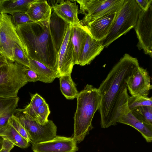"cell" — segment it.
<instances>
[{
	"label": "cell",
	"mask_w": 152,
	"mask_h": 152,
	"mask_svg": "<svg viewBox=\"0 0 152 152\" xmlns=\"http://www.w3.org/2000/svg\"><path fill=\"white\" fill-rule=\"evenodd\" d=\"M3 141V137L0 136V151L2 148V143Z\"/></svg>",
	"instance_id": "obj_36"
},
{
	"label": "cell",
	"mask_w": 152,
	"mask_h": 152,
	"mask_svg": "<svg viewBox=\"0 0 152 152\" xmlns=\"http://www.w3.org/2000/svg\"><path fill=\"white\" fill-rule=\"evenodd\" d=\"M19 101L18 96L1 98L0 100V129L8 122L14 114Z\"/></svg>",
	"instance_id": "obj_20"
},
{
	"label": "cell",
	"mask_w": 152,
	"mask_h": 152,
	"mask_svg": "<svg viewBox=\"0 0 152 152\" xmlns=\"http://www.w3.org/2000/svg\"><path fill=\"white\" fill-rule=\"evenodd\" d=\"M0 136L8 139L15 145L20 148H25L29 146V142L19 134L9 121L0 129Z\"/></svg>",
	"instance_id": "obj_23"
},
{
	"label": "cell",
	"mask_w": 152,
	"mask_h": 152,
	"mask_svg": "<svg viewBox=\"0 0 152 152\" xmlns=\"http://www.w3.org/2000/svg\"><path fill=\"white\" fill-rule=\"evenodd\" d=\"M14 115L25 129L32 145L50 140L57 135V127L52 120L41 124L22 109H16Z\"/></svg>",
	"instance_id": "obj_7"
},
{
	"label": "cell",
	"mask_w": 152,
	"mask_h": 152,
	"mask_svg": "<svg viewBox=\"0 0 152 152\" xmlns=\"http://www.w3.org/2000/svg\"><path fill=\"white\" fill-rule=\"evenodd\" d=\"M11 150L2 146V148L0 151V152H10Z\"/></svg>",
	"instance_id": "obj_35"
},
{
	"label": "cell",
	"mask_w": 152,
	"mask_h": 152,
	"mask_svg": "<svg viewBox=\"0 0 152 152\" xmlns=\"http://www.w3.org/2000/svg\"><path fill=\"white\" fill-rule=\"evenodd\" d=\"M12 16V22L15 26L19 24L33 22L26 12H17Z\"/></svg>",
	"instance_id": "obj_31"
},
{
	"label": "cell",
	"mask_w": 152,
	"mask_h": 152,
	"mask_svg": "<svg viewBox=\"0 0 152 152\" xmlns=\"http://www.w3.org/2000/svg\"><path fill=\"white\" fill-rule=\"evenodd\" d=\"M29 68L37 73L40 77V81L45 83L52 82L58 78L57 72L42 63L34 60L29 59Z\"/></svg>",
	"instance_id": "obj_22"
},
{
	"label": "cell",
	"mask_w": 152,
	"mask_h": 152,
	"mask_svg": "<svg viewBox=\"0 0 152 152\" xmlns=\"http://www.w3.org/2000/svg\"><path fill=\"white\" fill-rule=\"evenodd\" d=\"M69 24L52 10L49 20V27L51 37L57 53Z\"/></svg>",
	"instance_id": "obj_15"
},
{
	"label": "cell",
	"mask_w": 152,
	"mask_h": 152,
	"mask_svg": "<svg viewBox=\"0 0 152 152\" xmlns=\"http://www.w3.org/2000/svg\"><path fill=\"white\" fill-rule=\"evenodd\" d=\"M77 106L74 117L72 137L77 143L83 141L93 129L92 121L96 112L99 110L101 96L98 88L87 84L76 97Z\"/></svg>",
	"instance_id": "obj_3"
},
{
	"label": "cell",
	"mask_w": 152,
	"mask_h": 152,
	"mask_svg": "<svg viewBox=\"0 0 152 152\" xmlns=\"http://www.w3.org/2000/svg\"><path fill=\"white\" fill-rule=\"evenodd\" d=\"M52 2V10L64 20L72 26L80 24L78 17V6L76 2L57 0Z\"/></svg>",
	"instance_id": "obj_14"
},
{
	"label": "cell",
	"mask_w": 152,
	"mask_h": 152,
	"mask_svg": "<svg viewBox=\"0 0 152 152\" xmlns=\"http://www.w3.org/2000/svg\"><path fill=\"white\" fill-rule=\"evenodd\" d=\"M137 118L146 124L152 126V107L142 106L131 110Z\"/></svg>",
	"instance_id": "obj_26"
},
{
	"label": "cell",
	"mask_w": 152,
	"mask_h": 152,
	"mask_svg": "<svg viewBox=\"0 0 152 152\" xmlns=\"http://www.w3.org/2000/svg\"><path fill=\"white\" fill-rule=\"evenodd\" d=\"M139 66L137 58L126 53L100 84L98 88L101 96L99 110L102 128H106L116 124L123 112L128 107L129 96L127 81Z\"/></svg>",
	"instance_id": "obj_1"
},
{
	"label": "cell",
	"mask_w": 152,
	"mask_h": 152,
	"mask_svg": "<svg viewBox=\"0 0 152 152\" xmlns=\"http://www.w3.org/2000/svg\"><path fill=\"white\" fill-rule=\"evenodd\" d=\"M12 17V16L6 14H0V53L8 60L15 62L13 57L15 44L25 53Z\"/></svg>",
	"instance_id": "obj_8"
},
{
	"label": "cell",
	"mask_w": 152,
	"mask_h": 152,
	"mask_svg": "<svg viewBox=\"0 0 152 152\" xmlns=\"http://www.w3.org/2000/svg\"><path fill=\"white\" fill-rule=\"evenodd\" d=\"M89 31L85 26L81 24L72 25L71 40L74 50L75 64H77Z\"/></svg>",
	"instance_id": "obj_18"
},
{
	"label": "cell",
	"mask_w": 152,
	"mask_h": 152,
	"mask_svg": "<svg viewBox=\"0 0 152 152\" xmlns=\"http://www.w3.org/2000/svg\"><path fill=\"white\" fill-rule=\"evenodd\" d=\"M52 8L46 0H36L32 3L26 13L33 22L49 20Z\"/></svg>",
	"instance_id": "obj_19"
},
{
	"label": "cell",
	"mask_w": 152,
	"mask_h": 152,
	"mask_svg": "<svg viewBox=\"0 0 152 152\" xmlns=\"http://www.w3.org/2000/svg\"><path fill=\"white\" fill-rule=\"evenodd\" d=\"M9 121L21 135L28 142H30V139L26 131L14 115H13L10 118Z\"/></svg>",
	"instance_id": "obj_30"
},
{
	"label": "cell",
	"mask_w": 152,
	"mask_h": 152,
	"mask_svg": "<svg viewBox=\"0 0 152 152\" xmlns=\"http://www.w3.org/2000/svg\"><path fill=\"white\" fill-rule=\"evenodd\" d=\"M72 30V25L70 24L58 53V78L71 74L75 65L74 47L71 40Z\"/></svg>",
	"instance_id": "obj_10"
},
{
	"label": "cell",
	"mask_w": 152,
	"mask_h": 152,
	"mask_svg": "<svg viewBox=\"0 0 152 152\" xmlns=\"http://www.w3.org/2000/svg\"><path fill=\"white\" fill-rule=\"evenodd\" d=\"M49 20L19 24L16 30L29 59L56 71L58 77V53L50 34Z\"/></svg>",
	"instance_id": "obj_2"
},
{
	"label": "cell",
	"mask_w": 152,
	"mask_h": 152,
	"mask_svg": "<svg viewBox=\"0 0 152 152\" xmlns=\"http://www.w3.org/2000/svg\"><path fill=\"white\" fill-rule=\"evenodd\" d=\"M118 123L129 125L138 131L148 142L152 140V126L148 125L137 118L129 108L121 117Z\"/></svg>",
	"instance_id": "obj_17"
},
{
	"label": "cell",
	"mask_w": 152,
	"mask_h": 152,
	"mask_svg": "<svg viewBox=\"0 0 152 152\" xmlns=\"http://www.w3.org/2000/svg\"><path fill=\"white\" fill-rule=\"evenodd\" d=\"M24 72L28 82L40 81V77L38 74L29 67L25 66Z\"/></svg>",
	"instance_id": "obj_32"
},
{
	"label": "cell",
	"mask_w": 152,
	"mask_h": 152,
	"mask_svg": "<svg viewBox=\"0 0 152 152\" xmlns=\"http://www.w3.org/2000/svg\"><path fill=\"white\" fill-rule=\"evenodd\" d=\"M25 66L9 61L0 67V98L17 96L20 89L28 82L24 72Z\"/></svg>",
	"instance_id": "obj_5"
},
{
	"label": "cell",
	"mask_w": 152,
	"mask_h": 152,
	"mask_svg": "<svg viewBox=\"0 0 152 152\" xmlns=\"http://www.w3.org/2000/svg\"><path fill=\"white\" fill-rule=\"evenodd\" d=\"M45 102L44 98L36 93L31 96L30 103L22 110L24 113L36 121L38 109Z\"/></svg>",
	"instance_id": "obj_25"
},
{
	"label": "cell",
	"mask_w": 152,
	"mask_h": 152,
	"mask_svg": "<svg viewBox=\"0 0 152 152\" xmlns=\"http://www.w3.org/2000/svg\"><path fill=\"white\" fill-rule=\"evenodd\" d=\"M118 12L100 17L85 25L92 37L100 41L105 39L110 31Z\"/></svg>",
	"instance_id": "obj_13"
},
{
	"label": "cell",
	"mask_w": 152,
	"mask_h": 152,
	"mask_svg": "<svg viewBox=\"0 0 152 152\" xmlns=\"http://www.w3.org/2000/svg\"><path fill=\"white\" fill-rule=\"evenodd\" d=\"M76 1L80 6L78 14L85 15L80 21L81 24L85 26L88 23L100 17L115 12H118L124 0H79Z\"/></svg>",
	"instance_id": "obj_6"
},
{
	"label": "cell",
	"mask_w": 152,
	"mask_h": 152,
	"mask_svg": "<svg viewBox=\"0 0 152 152\" xmlns=\"http://www.w3.org/2000/svg\"></svg>",
	"instance_id": "obj_37"
},
{
	"label": "cell",
	"mask_w": 152,
	"mask_h": 152,
	"mask_svg": "<svg viewBox=\"0 0 152 152\" xmlns=\"http://www.w3.org/2000/svg\"><path fill=\"white\" fill-rule=\"evenodd\" d=\"M141 10L135 0H124L109 33L101 41L104 47H107L130 29L134 28Z\"/></svg>",
	"instance_id": "obj_4"
},
{
	"label": "cell",
	"mask_w": 152,
	"mask_h": 152,
	"mask_svg": "<svg viewBox=\"0 0 152 152\" xmlns=\"http://www.w3.org/2000/svg\"><path fill=\"white\" fill-rule=\"evenodd\" d=\"M13 59L14 61L29 67V59L21 48L16 44L14 47Z\"/></svg>",
	"instance_id": "obj_28"
},
{
	"label": "cell",
	"mask_w": 152,
	"mask_h": 152,
	"mask_svg": "<svg viewBox=\"0 0 152 152\" xmlns=\"http://www.w3.org/2000/svg\"><path fill=\"white\" fill-rule=\"evenodd\" d=\"M138 6L142 11H146L152 4V0H135Z\"/></svg>",
	"instance_id": "obj_33"
},
{
	"label": "cell",
	"mask_w": 152,
	"mask_h": 152,
	"mask_svg": "<svg viewBox=\"0 0 152 152\" xmlns=\"http://www.w3.org/2000/svg\"><path fill=\"white\" fill-rule=\"evenodd\" d=\"M104 48L101 41L95 39L88 33L77 65L84 66L89 64Z\"/></svg>",
	"instance_id": "obj_16"
},
{
	"label": "cell",
	"mask_w": 152,
	"mask_h": 152,
	"mask_svg": "<svg viewBox=\"0 0 152 152\" xmlns=\"http://www.w3.org/2000/svg\"><path fill=\"white\" fill-rule=\"evenodd\" d=\"M59 81L60 90L66 99H73L76 98L79 92L71 74L61 76L59 78Z\"/></svg>",
	"instance_id": "obj_24"
},
{
	"label": "cell",
	"mask_w": 152,
	"mask_h": 152,
	"mask_svg": "<svg viewBox=\"0 0 152 152\" xmlns=\"http://www.w3.org/2000/svg\"><path fill=\"white\" fill-rule=\"evenodd\" d=\"M138 40L137 46L140 50L152 57V4L146 11L140 12L134 28Z\"/></svg>",
	"instance_id": "obj_9"
},
{
	"label": "cell",
	"mask_w": 152,
	"mask_h": 152,
	"mask_svg": "<svg viewBox=\"0 0 152 152\" xmlns=\"http://www.w3.org/2000/svg\"><path fill=\"white\" fill-rule=\"evenodd\" d=\"M9 61L4 56L0 53V67L7 64Z\"/></svg>",
	"instance_id": "obj_34"
},
{
	"label": "cell",
	"mask_w": 152,
	"mask_h": 152,
	"mask_svg": "<svg viewBox=\"0 0 152 152\" xmlns=\"http://www.w3.org/2000/svg\"><path fill=\"white\" fill-rule=\"evenodd\" d=\"M36 0H0V14L13 15L18 12H26L30 5Z\"/></svg>",
	"instance_id": "obj_21"
},
{
	"label": "cell",
	"mask_w": 152,
	"mask_h": 152,
	"mask_svg": "<svg viewBox=\"0 0 152 152\" xmlns=\"http://www.w3.org/2000/svg\"><path fill=\"white\" fill-rule=\"evenodd\" d=\"M127 104L130 110L140 106L152 107V97H149L146 96H129Z\"/></svg>",
	"instance_id": "obj_27"
},
{
	"label": "cell",
	"mask_w": 152,
	"mask_h": 152,
	"mask_svg": "<svg viewBox=\"0 0 152 152\" xmlns=\"http://www.w3.org/2000/svg\"><path fill=\"white\" fill-rule=\"evenodd\" d=\"M77 142L72 137L57 136L46 141L32 145L33 152H76Z\"/></svg>",
	"instance_id": "obj_11"
},
{
	"label": "cell",
	"mask_w": 152,
	"mask_h": 152,
	"mask_svg": "<svg viewBox=\"0 0 152 152\" xmlns=\"http://www.w3.org/2000/svg\"><path fill=\"white\" fill-rule=\"evenodd\" d=\"M50 113L48 105L45 102L38 109L36 121L41 124H45L48 121V117Z\"/></svg>",
	"instance_id": "obj_29"
},
{
	"label": "cell",
	"mask_w": 152,
	"mask_h": 152,
	"mask_svg": "<svg viewBox=\"0 0 152 152\" xmlns=\"http://www.w3.org/2000/svg\"><path fill=\"white\" fill-rule=\"evenodd\" d=\"M151 80L147 69L139 66L128 78L127 88L132 96H148L152 88Z\"/></svg>",
	"instance_id": "obj_12"
}]
</instances>
